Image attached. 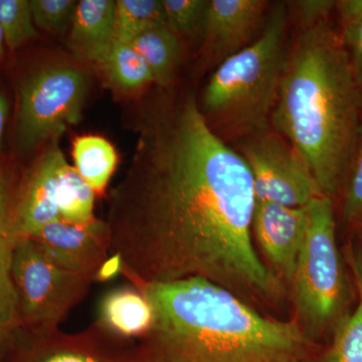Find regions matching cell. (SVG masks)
Masks as SVG:
<instances>
[{
	"mask_svg": "<svg viewBox=\"0 0 362 362\" xmlns=\"http://www.w3.org/2000/svg\"><path fill=\"white\" fill-rule=\"evenodd\" d=\"M306 214V233L290 286L295 319L314 341L346 315L349 287L338 251L330 197L312 199Z\"/></svg>",
	"mask_w": 362,
	"mask_h": 362,
	"instance_id": "5b68a950",
	"label": "cell"
},
{
	"mask_svg": "<svg viewBox=\"0 0 362 362\" xmlns=\"http://www.w3.org/2000/svg\"><path fill=\"white\" fill-rule=\"evenodd\" d=\"M295 6L305 30L327 20L333 7L337 6V2L331 0H301L295 2Z\"/></svg>",
	"mask_w": 362,
	"mask_h": 362,
	"instance_id": "83f0119b",
	"label": "cell"
},
{
	"mask_svg": "<svg viewBox=\"0 0 362 362\" xmlns=\"http://www.w3.org/2000/svg\"><path fill=\"white\" fill-rule=\"evenodd\" d=\"M359 223H361V226H362V220L361 221H359Z\"/></svg>",
	"mask_w": 362,
	"mask_h": 362,
	"instance_id": "d6a6232c",
	"label": "cell"
},
{
	"mask_svg": "<svg viewBox=\"0 0 362 362\" xmlns=\"http://www.w3.org/2000/svg\"><path fill=\"white\" fill-rule=\"evenodd\" d=\"M95 194L74 166L64 160L58 170V206L59 218L71 223H88L94 214Z\"/></svg>",
	"mask_w": 362,
	"mask_h": 362,
	"instance_id": "ffe728a7",
	"label": "cell"
},
{
	"mask_svg": "<svg viewBox=\"0 0 362 362\" xmlns=\"http://www.w3.org/2000/svg\"><path fill=\"white\" fill-rule=\"evenodd\" d=\"M18 185L8 169L0 164V362H11L28 340L11 272L20 237L14 218Z\"/></svg>",
	"mask_w": 362,
	"mask_h": 362,
	"instance_id": "30bf717a",
	"label": "cell"
},
{
	"mask_svg": "<svg viewBox=\"0 0 362 362\" xmlns=\"http://www.w3.org/2000/svg\"><path fill=\"white\" fill-rule=\"evenodd\" d=\"M271 120L310 169L321 194H337L362 125V86L328 20L305 28L288 56Z\"/></svg>",
	"mask_w": 362,
	"mask_h": 362,
	"instance_id": "3957f363",
	"label": "cell"
},
{
	"mask_svg": "<svg viewBox=\"0 0 362 362\" xmlns=\"http://www.w3.org/2000/svg\"><path fill=\"white\" fill-rule=\"evenodd\" d=\"M263 0H209L202 37L206 51L218 63L247 47L263 25Z\"/></svg>",
	"mask_w": 362,
	"mask_h": 362,
	"instance_id": "5bb4252c",
	"label": "cell"
},
{
	"mask_svg": "<svg viewBox=\"0 0 362 362\" xmlns=\"http://www.w3.org/2000/svg\"><path fill=\"white\" fill-rule=\"evenodd\" d=\"M288 13L272 9L258 39L221 62L204 94V112L247 135L268 129L288 56Z\"/></svg>",
	"mask_w": 362,
	"mask_h": 362,
	"instance_id": "277c9868",
	"label": "cell"
},
{
	"mask_svg": "<svg viewBox=\"0 0 362 362\" xmlns=\"http://www.w3.org/2000/svg\"><path fill=\"white\" fill-rule=\"evenodd\" d=\"M6 47L4 35H2L1 28H0V61L4 59V54H6Z\"/></svg>",
	"mask_w": 362,
	"mask_h": 362,
	"instance_id": "1f68e13d",
	"label": "cell"
},
{
	"mask_svg": "<svg viewBox=\"0 0 362 362\" xmlns=\"http://www.w3.org/2000/svg\"><path fill=\"white\" fill-rule=\"evenodd\" d=\"M240 156L251 171L256 202L305 207L323 195L302 157L280 134L265 129L247 135Z\"/></svg>",
	"mask_w": 362,
	"mask_h": 362,
	"instance_id": "ba28073f",
	"label": "cell"
},
{
	"mask_svg": "<svg viewBox=\"0 0 362 362\" xmlns=\"http://www.w3.org/2000/svg\"><path fill=\"white\" fill-rule=\"evenodd\" d=\"M28 238L57 265L93 283L111 252L109 226L98 218L83 223L59 218Z\"/></svg>",
	"mask_w": 362,
	"mask_h": 362,
	"instance_id": "9c48e42d",
	"label": "cell"
},
{
	"mask_svg": "<svg viewBox=\"0 0 362 362\" xmlns=\"http://www.w3.org/2000/svg\"><path fill=\"white\" fill-rule=\"evenodd\" d=\"M351 265L354 276H356V283L362 287V250L352 256Z\"/></svg>",
	"mask_w": 362,
	"mask_h": 362,
	"instance_id": "4dcf8cb0",
	"label": "cell"
},
{
	"mask_svg": "<svg viewBox=\"0 0 362 362\" xmlns=\"http://www.w3.org/2000/svg\"><path fill=\"white\" fill-rule=\"evenodd\" d=\"M156 25H166L162 0H117L115 42L129 44L139 33Z\"/></svg>",
	"mask_w": 362,
	"mask_h": 362,
	"instance_id": "7402d4cb",
	"label": "cell"
},
{
	"mask_svg": "<svg viewBox=\"0 0 362 362\" xmlns=\"http://www.w3.org/2000/svg\"><path fill=\"white\" fill-rule=\"evenodd\" d=\"M154 322L149 300L134 285L110 290L98 306L94 325L119 342L139 341L148 334Z\"/></svg>",
	"mask_w": 362,
	"mask_h": 362,
	"instance_id": "9a60e30c",
	"label": "cell"
},
{
	"mask_svg": "<svg viewBox=\"0 0 362 362\" xmlns=\"http://www.w3.org/2000/svg\"><path fill=\"white\" fill-rule=\"evenodd\" d=\"M114 0L78 1L69 28L68 45L78 59L99 64L115 42Z\"/></svg>",
	"mask_w": 362,
	"mask_h": 362,
	"instance_id": "2e32d148",
	"label": "cell"
},
{
	"mask_svg": "<svg viewBox=\"0 0 362 362\" xmlns=\"http://www.w3.org/2000/svg\"><path fill=\"white\" fill-rule=\"evenodd\" d=\"M33 23L37 28L51 33L66 32L78 1L75 0H30Z\"/></svg>",
	"mask_w": 362,
	"mask_h": 362,
	"instance_id": "484cf974",
	"label": "cell"
},
{
	"mask_svg": "<svg viewBox=\"0 0 362 362\" xmlns=\"http://www.w3.org/2000/svg\"><path fill=\"white\" fill-rule=\"evenodd\" d=\"M74 168L95 194H103L117 166L113 145L100 136H82L73 144Z\"/></svg>",
	"mask_w": 362,
	"mask_h": 362,
	"instance_id": "ac0fdd59",
	"label": "cell"
},
{
	"mask_svg": "<svg viewBox=\"0 0 362 362\" xmlns=\"http://www.w3.org/2000/svg\"><path fill=\"white\" fill-rule=\"evenodd\" d=\"M89 89L84 71L71 65H49L33 71L18 89L16 143L30 153L78 123Z\"/></svg>",
	"mask_w": 362,
	"mask_h": 362,
	"instance_id": "52a82bcc",
	"label": "cell"
},
{
	"mask_svg": "<svg viewBox=\"0 0 362 362\" xmlns=\"http://www.w3.org/2000/svg\"><path fill=\"white\" fill-rule=\"evenodd\" d=\"M255 206L246 162L214 132L194 95L163 101L140 120L129 168L111 192V252L122 258V275L202 278L254 308L275 306L285 284L255 247Z\"/></svg>",
	"mask_w": 362,
	"mask_h": 362,
	"instance_id": "6da1fadb",
	"label": "cell"
},
{
	"mask_svg": "<svg viewBox=\"0 0 362 362\" xmlns=\"http://www.w3.org/2000/svg\"><path fill=\"white\" fill-rule=\"evenodd\" d=\"M8 101L4 93L0 90V154L4 147V136L6 131L7 117H8Z\"/></svg>",
	"mask_w": 362,
	"mask_h": 362,
	"instance_id": "f546056e",
	"label": "cell"
},
{
	"mask_svg": "<svg viewBox=\"0 0 362 362\" xmlns=\"http://www.w3.org/2000/svg\"><path fill=\"white\" fill-rule=\"evenodd\" d=\"M123 261L120 255L112 252L111 256L100 266L94 278V283H104L113 280L119 274L122 273Z\"/></svg>",
	"mask_w": 362,
	"mask_h": 362,
	"instance_id": "f1b7e54d",
	"label": "cell"
},
{
	"mask_svg": "<svg viewBox=\"0 0 362 362\" xmlns=\"http://www.w3.org/2000/svg\"><path fill=\"white\" fill-rule=\"evenodd\" d=\"M358 303L333 329L332 341L310 362H362V287L357 284Z\"/></svg>",
	"mask_w": 362,
	"mask_h": 362,
	"instance_id": "44dd1931",
	"label": "cell"
},
{
	"mask_svg": "<svg viewBox=\"0 0 362 362\" xmlns=\"http://www.w3.org/2000/svg\"><path fill=\"white\" fill-rule=\"evenodd\" d=\"M305 207L256 202L252 230L269 268L290 286L306 233Z\"/></svg>",
	"mask_w": 362,
	"mask_h": 362,
	"instance_id": "8fae6325",
	"label": "cell"
},
{
	"mask_svg": "<svg viewBox=\"0 0 362 362\" xmlns=\"http://www.w3.org/2000/svg\"><path fill=\"white\" fill-rule=\"evenodd\" d=\"M98 66L111 85L125 92L140 90L154 83L146 62L129 44L114 42Z\"/></svg>",
	"mask_w": 362,
	"mask_h": 362,
	"instance_id": "d6986e66",
	"label": "cell"
},
{
	"mask_svg": "<svg viewBox=\"0 0 362 362\" xmlns=\"http://www.w3.org/2000/svg\"><path fill=\"white\" fill-rule=\"evenodd\" d=\"M162 4L166 25L175 35H202L209 0H162Z\"/></svg>",
	"mask_w": 362,
	"mask_h": 362,
	"instance_id": "d4e9b609",
	"label": "cell"
},
{
	"mask_svg": "<svg viewBox=\"0 0 362 362\" xmlns=\"http://www.w3.org/2000/svg\"><path fill=\"white\" fill-rule=\"evenodd\" d=\"M11 272L21 325L28 337L58 330L93 284L57 265L28 237L16 240Z\"/></svg>",
	"mask_w": 362,
	"mask_h": 362,
	"instance_id": "8992f818",
	"label": "cell"
},
{
	"mask_svg": "<svg viewBox=\"0 0 362 362\" xmlns=\"http://www.w3.org/2000/svg\"><path fill=\"white\" fill-rule=\"evenodd\" d=\"M0 28L11 51L37 40L30 0H0Z\"/></svg>",
	"mask_w": 362,
	"mask_h": 362,
	"instance_id": "603a6c76",
	"label": "cell"
},
{
	"mask_svg": "<svg viewBox=\"0 0 362 362\" xmlns=\"http://www.w3.org/2000/svg\"><path fill=\"white\" fill-rule=\"evenodd\" d=\"M129 45L146 62L154 84L160 87L170 85L181 59V45L177 35L166 25L152 26L139 33Z\"/></svg>",
	"mask_w": 362,
	"mask_h": 362,
	"instance_id": "e0dca14e",
	"label": "cell"
},
{
	"mask_svg": "<svg viewBox=\"0 0 362 362\" xmlns=\"http://www.w3.org/2000/svg\"><path fill=\"white\" fill-rule=\"evenodd\" d=\"M342 218L345 223L362 220V125L351 163L343 183Z\"/></svg>",
	"mask_w": 362,
	"mask_h": 362,
	"instance_id": "4316f807",
	"label": "cell"
},
{
	"mask_svg": "<svg viewBox=\"0 0 362 362\" xmlns=\"http://www.w3.org/2000/svg\"><path fill=\"white\" fill-rule=\"evenodd\" d=\"M149 300L154 322L130 362H310L314 341L296 319L261 313L202 278L146 282L123 274Z\"/></svg>",
	"mask_w": 362,
	"mask_h": 362,
	"instance_id": "7a4b0ae2",
	"label": "cell"
},
{
	"mask_svg": "<svg viewBox=\"0 0 362 362\" xmlns=\"http://www.w3.org/2000/svg\"><path fill=\"white\" fill-rule=\"evenodd\" d=\"M65 159L61 149L52 144L18 183L14 218L20 237H30L59 218L58 170Z\"/></svg>",
	"mask_w": 362,
	"mask_h": 362,
	"instance_id": "4fadbf2b",
	"label": "cell"
},
{
	"mask_svg": "<svg viewBox=\"0 0 362 362\" xmlns=\"http://www.w3.org/2000/svg\"><path fill=\"white\" fill-rule=\"evenodd\" d=\"M337 7L341 23L340 39L362 86V0H342Z\"/></svg>",
	"mask_w": 362,
	"mask_h": 362,
	"instance_id": "cb8c5ba5",
	"label": "cell"
},
{
	"mask_svg": "<svg viewBox=\"0 0 362 362\" xmlns=\"http://www.w3.org/2000/svg\"><path fill=\"white\" fill-rule=\"evenodd\" d=\"M131 347L93 324L73 334L58 329L28 337L11 362H130Z\"/></svg>",
	"mask_w": 362,
	"mask_h": 362,
	"instance_id": "7c38bea8",
	"label": "cell"
}]
</instances>
